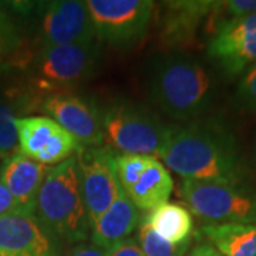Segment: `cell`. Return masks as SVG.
<instances>
[{"label":"cell","instance_id":"1","mask_svg":"<svg viewBox=\"0 0 256 256\" xmlns=\"http://www.w3.org/2000/svg\"><path fill=\"white\" fill-rule=\"evenodd\" d=\"M160 158L184 180L239 184L242 178L234 138L214 126L171 128Z\"/></svg>","mask_w":256,"mask_h":256},{"label":"cell","instance_id":"2","mask_svg":"<svg viewBox=\"0 0 256 256\" xmlns=\"http://www.w3.org/2000/svg\"><path fill=\"white\" fill-rule=\"evenodd\" d=\"M36 210L43 226L64 244H82L88 238L92 225L82 200L76 156L47 172L37 195Z\"/></svg>","mask_w":256,"mask_h":256},{"label":"cell","instance_id":"3","mask_svg":"<svg viewBox=\"0 0 256 256\" xmlns=\"http://www.w3.org/2000/svg\"><path fill=\"white\" fill-rule=\"evenodd\" d=\"M151 96L170 117L188 121L210 107L214 82L208 70L190 56L160 58L150 78Z\"/></svg>","mask_w":256,"mask_h":256},{"label":"cell","instance_id":"4","mask_svg":"<svg viewBox=\"0 0 256 256\" xmlns=\"http://www.w3.org/2000/svg\"><path fill=\"white\" fill-rule=\"evenodd\" d=\"M102 142L122 154L160 158L171 128L140 108L114 104L101 114Z\"/></svg>","mask_w":256,"mask_h":256},{"label":"cell","instance_id":"5","mask_svg":"<svg viewBox=\"0 0 256 256\" xmlns=\"http://www.w3.org/2000/svg\"><path fill=\"white\" fill-rule=\"evenodd\" d=\"M181 196L195 216L210 224H256V198L239 184L184 180Z\"/></svg>","mask_w":256,"mask_h":256},{"label":"cell","instance_id":"6","mask_svg":"<svg viewBox=\"0 0 256 256\" xmlns=\"http://www.w3.org/2000/svg\"><path fill=\"white\" fill-rule=\"evenodd\" d=\"M100 58V44L96 42L43 47L34 60L38 90L54 94L68 92L86 82L96 70Z\"/></svg>","mask_w":256,"mask_h":256},{"label":"cell","instance_id":"7","mask_svg":"<svg viewBox=\"0 0 256 256\" xmlns=\"http://www.w3.org/2000/svg\"><path fill=\"white\" fill-rule=\"evenodd\" d=\"M97 38L114 47H131L146 36L154 0H86Z\"/></svg>","mask_w":256,"mask_h":256},{"label":"cell","instance_id":"8","mask_svg":"<svg viewBox=\"0 0 256 256\" xmlns=\"http://www.w3.org/2000/svg\"><path fill=\"white\" fill-rule=\"evenodd\" d=\"M112 156L110 150L101 146H82L76 156L82 200L92 226L122 192Z\"/></svg>","mask_w":256,"mask_h":256},{"label":"cell","instance_id":"9","mask_svg":"<svg viewBox=\"0 0 256 256\" xmlns=\"http://www.w3.org/2000/svg\"><path fill=\"white\" fill-rule=\"evenodd\" d=\"M208 57L235 77L256 64V12L220 23L208 44Z\"/></svg>","mask_w":256,"mask_h":256},{"label":"cell","instance_id":"10","mask_svg":"<svg viewBox=\"0 0 256 256\" xmlns=\"http://www.w3.org/2000/svg\"><path fill=\"white\" fill-rule=\"evenodd\" d=\"M20 154L44 165H58L74 156L82 144L50 117L18 118Z\"/></svg>","mask_w":256,"mask_h":256},{"label":"cell","instance_id":"11","mask_svg":"<svg viewBox=\"0 0 256 256\" xmlns=\"http://www.w3.org/2000/svg\"><path fill=\"white\" fill-rule=\"evenodd\" d=\"M98 40L86 0H52L42 22L43 47ZM42 47V48H43Z\"/></svg>","mask_w":256,"mask_h":256},{"label":"cell","instance_id":"12","mask_svg":"<svg viewBox=\"0 0 256 256\" xmlns=\"http://www.w3.org/2000/svg\"><path fill=\"white\" fill-rule=\"evenodd\" d=\"M0 256H60L56 238L34 214L0 216Z\"/></svg>","mask_w":256,"mask_h":256},{"label":"cell","instance_id":"13","mask_svg":"<svg viewBox=\"0 0 256 256\" xmlns=\"http://www.w3.org/2000/svg\"><path fill=\"white\" fill-rule=\"evenodd\" d=\"M42 108L66 128L82 146H98L102 144L101 116L86 100L72 92H54L47 96Z\"/></svg>","mask_w":256,"mask_h":256},{"label":"cell","instance_id":"14","mask_svg":"<svg viewBox=\"0 0 256 256\" xmlns=\"http://www.w3.org/2000/svg\"><path fill=\"white\" fill-rule=\"evenodd\" d=\"M50 168L23 154H13L4 160L0 180L6 185L24 212H36L37 195Z\"/></svg>","mask_w":256,"mask_h":256},{"label":"cell","instance_id":"15","mask_svg":"<svg viewBox=\"0 0 256 256\" xmlns=\"http://www.w3.org/2000/svg\"><path fill=\"white\" fill-rule=\"evenodd\" d=\"M140 224V210L122 191L110 208L92 224V244L107 250L130 238Z\"/></svg>","mask_w":256,"mask_h":256},{"label":"cell","instance_id":"16","mask_svg":"<svg viewBox=\"0 0 256 256\" xmlns=\"http://www.w3.org/2000/svg\"><path fill=\"white\" fill-rule=\"evenodd\" d=\"M174 191V181L168 168L152 158L136 185L126 194L140 210L151 212L168 202Z\"/></svg>","mask_w":256,"mask_h":256},{"label":"cell","instance_id":"17","mask_svg":"<svg viewBox=\"0 0 256 256\" xmlns=\"http://www.w3.org/2000/svg\"><path fill=\"white\" fill-rule=\"evenodd\" d=\"M202 234L220 256H256V224H210Z\"/></svg>","mask_w":256,"mask_h":256},{"label":"cell","instance_id":"18","mask_svg":"<svg viewBox=\"0 0 256 256\" xmlns=\"http://www.w3.org/2000/svg\"><path fill=\"white\" fill-rule=\"evenodd\" d=\"M146 224L158 236L172 244H188L194 230V220L191 210L181 204H164L146 216Z\"/></svg>","mask_w":256,"mask_h":256},{"label":"cell","instance_id":"19","mask_svg":"<svg viewBox=\"0 0 256 256\" xmlns=\"http://www.w3.org/2000/svg\"><path fill=\"white\" fill-rule=\"evenodd\" d=\"M170 18L171 28L180 32L181 36L192 33L196 23L212 8L220 6L222 0H164Z\"/></svg>","mask_w":256,"mask_h":256},{"label":"cell","instance_id":"20","mask_svg":"<svg viewBox=\"0 0 256 256\" xmlns=\"http://www.w3.org/2000/svg\"><path fill=\"white\" fill-rule=\"evenodd\" d=\"M154 156H138V154H114L112 164L122 191L127 194L146 171Z\"/></svg>","mask_w":256,"mask_h":256},{"label":"cell","instance_id":"21","mask_svg":"<svg viewBox=\"0 0 256 256\" xmlns=\"http://www.w3.org/2000/svg\"><path fill=\"white\" fill-rule=\"evenodd\" d=\"M18 146V117L13 104L8 100L0 101V160L16 154Z\"/></svg>","mask_w":256,"mask_h":256},{"label":"cell","instance_id":"22","mask_svg":"<svg viewBox=\"0 0 256 256\" xmlns=\"http://www.w3.org/2000/svg\"><path fill=\"white\" fill-rule=\"evenodd\" d=\"M138 244L146 256H185L188 244L172 245L158 236L146 220H141L138 226Z\"/></svg>","mask_w":256,"mask_h":256},{"label":"cell","instance_id":"23","mask_svg":"<svg viewBox=\"0 0 256 256\" xmlns=\"http://www.w3.org/2000/svg\"><path fill=\"white\" fill-rule=\"evenodd\" d=\"M22 37L16 23L0 8V66L18 52Z\"/></svg>","mask_w":256,"mask_h":256},{"label":"cell","instance_id":"24","mask_svg":"<svg viewBox=\"0 0 256 256\" xmlns=\"http://www.w3.org/2000/svg\"><path fill=\"white\" fill-rule=\"evenodd\" d=\"M238 97L245 107L256 111V64L244 74L239 82Z\"/></svg>","mask_w":256,"mask_h":256},{"label":"cell","instance_id":"25","mask_svg":"<svg viewBox=\"0 0 256 256\" xmlns=\"http://www.w3.org/2000/svg\"><path fill=\"white\" fill-rule=\"evenodd\" d=\"M220 6L224 8L229 18H236L255 13L256 0H222Z\"/></svg>","mask_w":256,"mask_h":256},{"label":"cell","instance_id":"26","mask_svg":"<svg viewBox=\"0 0 256 256\" xmlns=\"http://www.w3.org/2000/svg\"><path fill=\"white\" fill-rule=\"evenodd\" d=\"M10 214H28V212L23 210L20 204L14 200V196L10 194L6 185L0 180V216L10 215Z\"/></svg>","mask_w":256,"mask_h":256},{"label":"cell","instance_id":"27","mask_svg":"<svg viewBox=\"0 0 256 256\" xmlns=\"http://www.w3.org/2000/svg\"><path fill=\"white\" fill-rule=\"evenodd\" d=\"M106 256H146L136 239L128 238L110 249H107Z\"/></svg>","mask_w":256,"mask_h":256},{"label":"cell","instance_id":"28","mask_svg":"<svg viewBox=\"0 0 256 256\" xmlns=\"http://www.w3.org/2000/svg\"><path fill=\"white\" fill-rule=\"evenodd\" d=\"M38 0H0V4L6 6L18 16H28L37 6Z\"/></svg>","mask_w":256,"mask_h":256},{"label":"cell","instance_id":"29","mask_svg":"<svg viewBox=\"0 0 256 256\" xmlns=\"http://www.w3.org/2000/svg\"><path fill=\"white\" fill-rule=\"evenodd\" d=\"M107 250L100 246H96L94 244H82L70 250L67 256H106Z\"/></svg>","mask_w":256,"mask_h":256},{"label":"cell","instance_id":"30","mask_svg":"<svg viewBox=\"0 0 256 256\" xmlns=\"http://www.w3.org/2000/svg\"><path fill=\"white\" fill-rule=\"evenodd\" d=\"M192 256H220V252L210 245H201V246L195 248L194 252L191 254Z\"/></svg>","mask_w":256,"mask_h":256},{"label":"cell","instance_id":"31","mask_svg":"<svg viewBox=\"0 0 256 256\" xmlns=\"http://www.w3.org/2000/svg\"><path fill=\"white\" fill-rule=\"evenodd\" d=\"M50 2H52V0H38V3H37V4H38V6H40V4H42V6H44V4H48Z\"/></svg>","mask_w":256,"mask_h":256},{"label":"cell","instance_id":"32","mask_svg":"<svg viewBox=\"0 0 256 256\" xmlns=\"http://www.w3.org/2000/svg\"><path fill=\"white\" fill-rule=\"evenodd\" d=\"M191 256H192V255H191Z\"/></svg>","mask_w":256,"mask_h":256}]
</instances>
